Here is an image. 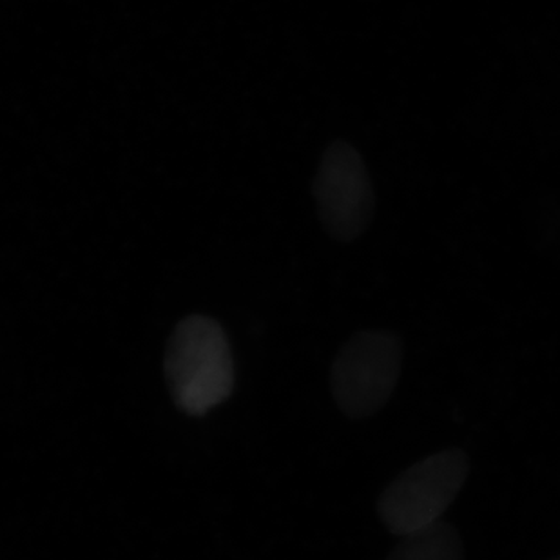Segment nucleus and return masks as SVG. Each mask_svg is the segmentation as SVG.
Here are the masks:
<instances>
[{
  "label": "nucleus",
  "instance_id": "nucleus-1",
  "mask_svg": "<svg viewBox=\"0 0 560 560\" xmlns=\"http://www.w3.org/2000/svg\"><path fill=\"white\" fill-rule=\"evenodd\" d=\"M171 396L189 416H203L225 401L234 386V361L220 323L189 316L176 325L165 354Z\"/></svg>",
  "mask_w": 560,
  "mask_h": 560
},
{
  "label": "nucleus",
  "instance_id": "nucleus-2",
  "mask_svg": "<svg viewBox=\"0 0 560 560\" xmlns=\"http://www.w3.org/2000/svg\"><path fill=\"white\" fill-rule=\"evenodd\" d=\"M470 474V457L459 448L430 455L397 477L377 501V513L390 534H418L443 521Z\"/></svg>",
  "mask_w": 560,
  "mask_h": 560
},
{
  "label": "nucleus",
  "instance_id": "nucleus-3",
  "mask_svg": "<svg viewBox=\"0 0 560 560\" xmlns=\"http://www.w3.org/2000/svg\"><path fill=\"white\" fill-rule=\"evenodd\" d=\"M402 343L386 330H363L341 347L330 388L339 410L350 419H366L385 407L401 375Z\"/></svg>",
  "mask_w": 560,
  "mask_h": 560
},
{
  "label": "nucleus",
  "instance_id": "nucleus-4",
  "mask_svg": "<svg viewBox=\"0 0 560 560\" xmlns=\"http://www.w3.org/2000/svg\"><path fill=\"white\" fill-rule=\"evenodd\" d=\"M312 192L319 222L339 242H354L371 225L375 212L374 186L365 162L350 143L328 145Z\"/></svg>",
  "mask_w": 560,
  "mask_h": 560
},
{
  "label": "nucleus",
  "instance_id": "nucleus-5",
  "mask_svg": "<svg viewBox=\"0 0 560 560\" xmlns=\"http://www.w3.org/2000/svg\"><path fill=\"white\" fill-rule=\"evenodd\" d=\"M386 560H465L463 540L452 524L439 521L418 534L401 537Z\"/></svg>",
  "mask_w": 560,
  "mask_h": 560
},
{
  "label": "nucleus",
  "instance_id": "nucleus-6",
  "mask_svg": "<svg viewBox=\"0 0 560 560\" xmlns=\"http://www.w3.org/2000/svg\"><path fill=\"white\" fill-rule=\"evenodd\" d=\"M551 560H560V557H557V559H551Z\"/></svg>",
  "mask_w": 560,
  "mask_h": 560
}]
</instances>
